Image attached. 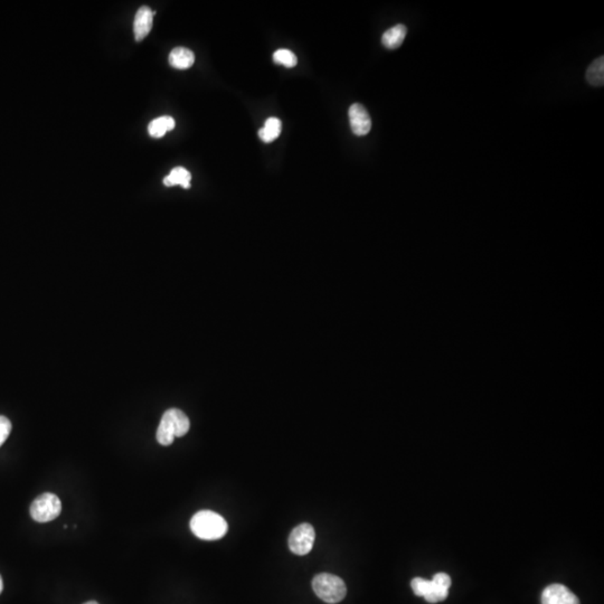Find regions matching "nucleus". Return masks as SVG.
<instances>
[{"label": "nucleus", "instance_id": "nucleus-1", "mask_svg": "<svg viewBox=\"0 0 604 604\" xmlns=\"http://www.w3.org/2000/svg\"><path fill=\"white\" fill-rule=\"evenodd\" d=\"M191 529L195 536L201 540H216L224 537L228 531V525L221 515L211 510H202L193 516Z\"/></svg>", "mask_w": 604, "mask_h": 604}, {"label": "nucleus", "instance_id": "nucleus-2", "mask_svg": "<svg viewBox=\"0 0 604 604\" xmlns=\"http://www.w3.org/2000/svg\"><path fill=\"white\" fill-rule=\"evenodd\" d=\"M191 422L183 411L171 409L162 416L157 430V441L162 445H171L175 438H182L189 431Z\"/></svg>", "mask_w": 604, "mask_h": 604}, {"label": "nucleus", "instance_id": "nucleus-3", "mask_svg": "<svg viewBox=\"0 0 604 604\" xmlns=\"http://www.w3.org/2000/svg\"><path fill=\"white\" fill-rule=\"evenodd\" d=\"M313 589L315 596L327 603L335 604L342 601L347 594L345 582L336 575L322 573L315 575L313 580Z\"/></svg>", "mask_w": 604, "mask_h": 604}, {"label": "nucleus", "instance_id": "nucleus-4", "mask_svg": "<svg viewBox=\"0 0 604 604\" xmlns=\"http://www.w3.org/2000/svg\"><path fill=\"white\" fill-rule=\"evenodd\" d=\"M62 504L59 497L50 492H45L32 501L30 516L36 522L48 523L59 517Z\"/></svg>", "mask_w": 604, "mask_h": 604}, {"label": "nucleus", "instance_id": "nucleus-5", "mask_svg": "<svg viewBox=\"0 0 604 604\" xmlns=\"http://www.w3.org/2000/svg\"><path fill=\"white\" fill-rule=\"evenodd\" d=\"M315 536V529L311 525H299L290 534V551L295 555L308 554L313 549Z\"/></svg>", "mask_w": 604, "mask_h": 604}, {"label": "nucleus", "instance_id": "nucleus-6", "mask_svg": "<svg viewBox=\"0 0 604 604\" xmlns=\"http://www.w3.org/2000/svg\"><path fill=\"white\" fill-rule=\"evenodd\" d=\"M351 131L358 137L369 135L371 129V119L365 106L360 104H354L348 111Z\"/></svg>", "mask_w": 604, "mask_h": 604}, {"label": "nucleus", "instance_id": "nucleus-7", "mask_svg": "<svg viewBox=\"0 0 604 604\" xmlns=\"http://www.w3.org/2000/svg\"><path fill=\"white\" fill-rule=\"evenodd\" d=\"M542 604H580V600L562 584H552L543 591Z\"/></svg>", "mask_w": 604, "mask_h": 604}, {"label": "nucleus", "instance_id": "nucleus-8", "mask_svg": "<svg viewBox=\"0 0 604 604\" xmlns=\"http://www.w3.org/2000/svg\"><path fill=\"white\" fill-rule=\"evenodd\" d=\"M153 16L155 12L148 6H142L138 9L133 23V32L137 41H142L146 36L149 35L153 28Z\"/></svg>", "mask_w": 604, "mask_h": 604}, {"label": "nucleus", "instance_id": "nucleus-9", "mask_svg": "<svg viewBox=\"0 0 604 604\" xmlns=\"http://www.w3.org/2000/svg\"><path fill=\"white\" fill-rule=\"evenodd\" d=\"M195 63V54L186 48H176L169 54V64L178 70H187Z\"/></svg>", "mask_w": 604, "mask_h": 604}, {"label": "nucleus", "instance_id": "nucleus-10", "mask_svg": "<svg viewBox=\"0 0 604 604\" xmlns=\"http://www.w3.org/2000/svg\"><path fill=\"white\" fill-rule=\"evenodd\" d=\"M407 32V28L404 25H396L384 32L382 36V43L389 50H396L403 44Z\"/></svg>", "mask_w": 604, "mask_h": 604}, {"label": "nucleus", "instance_id": "nucleus-11", "mask_svg": "<svg viewBox=\"0 0 604 604\" xmlns=\"http://www.w3.org/2000/svg\"><path fill=\"white\" fill-rule=\"evenodd\" d=\"M176 126L174 118H171L169 115L160 117V118L155 119L151 121L148 126V133L153 138H162L165 136L166 133L171 131Z\"/></svg>", "mask_w": 604, "mask_h": 604}, {"label": "nucleus", "instance_id": "nucleus-12", "mask_svg": "<svg viewBox=\"0 0 604 604\" xmlns=\"http://www.w3.org/2000/svg\"><path fill=\"white\" fill-rule=\"evenodd\" d=\"M191 179H192V175L187 169L176 167L171 171V174L167 177L164 178V185L167 187L180 185L183 188L187 189L191 187Z\"/></svg>", "mask_w": 604, "mask_h": 604}, {"label": "nucleus", "instance_id": "nucleus-13", "mask_svg": "<svg viewBox=\"0 0 604 604\" xmlns=\"http://www.w3.org/2000/svg\"><path fill=\"white\" fill-rule=\"evenodd\" d=\"M282 124L277 118H269L264 124V127L260 129L259 137L262 142L270 144L280 136Z\"/></svg>", "mask_w": 604, "mask_h": 604}, {"label": "nucleus", "instance_id": "nucleus-14", "mask_svg": "<svg viewBox=\"0 0 604 604\" xmlns=\"http://www.w3.org/2000/svg\"><path fill=\"white\" fill-rule=\"evenodd\" d=\"M587 82L593 86H602L604 84V57H600L590 65L587 71Z\"/></svg>", "mask_w": 604, "mask_h": 604}, {"label": "nucleus", "instance_id": "nucleus-15", "mask_svg": "<svg viewBox=\"0 0 604 604\" xmlns=\"http://www.w3.org/2000/svg\"><path fill=\"white\" fill-rule=\"evenodd\" d=\"M273 61L277 64L283 65L286 68H295L297 63H298V59H297L293 52L289 50H283V48L277 50L273 54Z\"/></svg>", "mask_w": 604, "mask_h": 604}, {"label": "nucleus", "instance_id": "nucleus-16", "mask_svg": "<svg viewBox=\"0 0 604 604\" xmlns=\"http://www.w3.org/2000/svg\"><path fill=\"white\" fill-rule=\"evenodd\" d=\"M411 587H412L413 592H414L416 596H423L425 598L432 590L433 584H432V581L416 578H413L412 582H411Z\"/></svg>", "mask_w": 604, "mask_h": 604}, {"label": "nucleus", "instance_id": "nucleus-17", "mask_svg": "<svg viewBox=\"0 0 604 604\" xmlns=\"http://www.w3.org/2000/svg\"><path fill=\"white\" fill-rule=\"evenodd\" d=\"M433 587L431 590L429 594L425 596L429 603H438V602L445 601V598H448L449 590L443 589V587H438L432 582Z\"/></svg>", "mask_w": 604, "mask_h": 604}, {"label": "nucleus", "instance_id": "nucleus-18", "mask_svg": "<svg viewBox=\"0 0 604 604\" xmlns=\"http://www.w3.org/2000/svg\"><path fill=\"white\" fill-rule=\"evenodd\" d=\"M12 432V423L6 416H0V447L5 443Z\"/></svg>", "mask_w": 604, "mask_h": 604}, {"label": "nucleus", "instance_id": "nucleus-19", "mask_svg": "<svg viewBox=\"0 0 604 604\" xmlns=\"http://www.w3.org/2000/svg\"><path fill=\"white\" fill-rule=\"evenodd\" d=\"M432 582L443 589L449 590L451 587V578L445 573H438V574L434 575Z\"/></svg>", "mask_w": 604, "mask_h": 604}, {"label": "nucleus", "instance_id": "nucleus-20", "mask_svg": "<svg viewBox=\"0 0 604 604\" xmlns=\"http://www.w3.org/2000/svg\"><path fill=\"white\" fill-rule=\"evenodd\" d=\"M3 578H1V576H0V593L3 592Z\"/></svg>", "mask_w": 604, "mask_h": 604}, {"label": "nucleus", "instance_id": "nucleus-21", "mask_svg": "<svg viewBox=\"0 0 604 604\" xmlns=\"http://www.w3.org/2000/svg\"><path fill=\"white\" fill-rule=\"evenodd\" d=\"M84 604H99V603H97V602H95V601H89V602H86V603H84Z\"/></svg>", "mask_w": 604, "mask_h": 604}]
</instances>
